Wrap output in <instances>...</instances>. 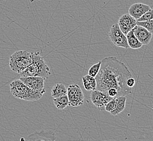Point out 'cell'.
I'll list each match as a JSON object with an SVG mask.
<instances>
[{"label":"cell","instance_id":"obj_15","mask_svg":"<svg viewBox=\"0 0 153 141\" xmlns=\"http://www.w3.org/2000/svg\"><path fill=\"white\" fill-rule=\"evenodd\" d=\"M127 42L129 48H131L134 50H137L143 46V45L140 42L137 38L134 35L133 30H130L129 32L127 34Z\"/></svg>","mask_w":153,"mask_h":141},{"label":"cell","instance_id":"obj_6","mask_svg":"<svg viewBox=\"0 0 153 141\" xmlns=\"http://www.w3.org/2000/svg\"><path fill=\"white\" fill-rule=\"evenodd\" d=\"M109 37L112 44L118 47L128 49L127 38L120 30L118 24H113L109 31Z\"/></svg>","mask_w":153,"mask_h":141},{"label":"cell","instance_id":"obj_4","mask_svg":"<svg viewBox=\"0 0 153 141\" xmlns=\"http://www.w3.org/2000/svg\"><path fill=\"white\" fill-rule=\"evenodd\" d=\"M32 53L26 50H19L10 56L9 65L12 71L20 74L32 62Z\"/></svg>","mask_w":153,"mask_h":141},{"label":"cell","instance_id":"obj_10","mask_svg":"<svg viewBox=\"0 0 153 141\" xmlns=\"http://www.w3.org/2000/svg\"><path fill=\"white\" fill-rule=\"evenodd\" d=\"M56 139L55 132L52 131L41 130L40 132H36L27 136L25 140L27 141H56Z\"/></svg>","mask_w":153,"mask_h":141},{"label":"cell","instance_id":"obj_14","mask_svg":"<svg viewBox=\"0 0 153 141\" xmlns=\"http://www.w3.org/2000/svg\"><path fill=\"white\" fill-rule=\"evenodd\" d=\"M82 85L86 91H94L96 90L97 82L94 77L89 75H86L82 77Z\"/></svg>","mask_w":153,"mask_h":141},{"label":"cell","instance_id":"obj_18","mask_svg":"<svg viewBox=\"0 0 153 141\" xmlns=\"http://www.w3.org/2000/svg\"><path fill=\"white\" fill-rule=\"evenodd\" d=\"M100 65H101V61L91 65L88 70V75L95 78L97 76L99 71L100 70Z\"/></svg>","mask_w":153,"mask_h":141},{"label":"cell","instance_id":"obj_5","mask_svg":"<svg viewBox=\"0 0 153 141\" xmlns=\"http://www.w3.org/2000/svg\"><path fill=\"white\" fill-rule=\"evenodd\" d=\"M68 106H79L84 103V94L82 88L76 84H72L67 88Z\"/></svg>","mask_w":153,"mask_h":141},{"label":"cell","instance_id":"obj_1","mask_svg":"<svg viewBox=\"0 0 153 141\" xmlns=\"http://www.w3.org/2000/svg\"><path fill=\"white\" fill-rule=\"evenodd\" d=\"M133 76L125 64L115 56L106 57L101 61L100 70L95 77L96 90L106 94L109 88H116L118 97L127 96L132 93L128 87L126 80Z\"/></svg>","mask_w":153,"mask_h":141},{"label":"cell","instance_id":"obj_2","mask_svg":"<svg viewBox=\"0 0 153 141\" xmlns=\"http://www.w3.org/2000/svg\"><path fill=\"white\" fill-rule=\"evenodd\" d=\"M51 74L50 68L46 64L44 59L39 52H36L32 53V62L20 75V76H41L46 79Z\"/></svg>","mask_w":153,"mask_h":141},{"label":"cell","instance_id":"obj_12","mask_svg":"<svg viewBox=\"0 0 153 141\" xmlns=\"http://www.w3.org/2000/svg\"><path fill=\"white\" fill-rule=\"evenodd\" d=\"M151 8L150 6L146 4L140 2L135 3L130 7L128 14L137 20Z\"/></svg>","mask_w":153,"mask_h":141},{"label":"cell","instance_id":"obj_9","mask_svg":"<svg viewBox=\"0 0 153 141\" xmlns=\"http://www.w3.org/2000/svg\"><path fill=\"white\" fill-rule=\"evenodd\" d=\"M118 24L121 31L126 35L137 25V20L129 14H125L120 18Z\"/></svg>","mask_w":153,"mask_h":141},{"label":"cell","instance_id":"obj_11","mask_svg":"<svg viewBox=\"0 0 153 141\" xmlns=\"http://www.w3.org/2000/svg\"><path fill=\"white\" fill-rule=\"evenodd\" d=\"M136 37L143 45L149 44L152 39L153 34L142 27L136 25L133 29Z\"/></svg>","mask_w":153,"mask_h":141},{"label":"cell","instance_id":"obj_8","mask_svg":"<svg viewBox=\"0 0 153 141\" xmlns=\"http://www.w3.org/2000/svg\"><path fill=\"white\" fill-rule=\"evenodd\" d=\"M90 99L92 103L100 111H105V106L112 98L109 97L108 94L99 90L92 91Z\"/></svg>","mask_w":153,"mask_h":141},{"label":"cell","instance_id":"obj_7","mask_svg":"<svg viewBox=\"0 0 153 141\" xmlns=\"http://www.w3.org/2000/svg\"><path fill=\"white\" fill-rule=\"evenodd\" d=\"M22 82L33 91L44 94L46 92L45 88V78L41 76H20V79Z\"/></svg>","mask_w":153,"mask_h":141},{"label":"cell","instance_id":"obj_3","mask_svg":"<svg viewBox=\"0 0 153 141\" xmlns=\"http://www.w3.org/2000/svg\"><path fill=\"white\" fill-rule=\"evenodd\" d=\"M10 90L14 97L26 101H36L41 99L43 96L29 88L20 79L14 80L10 84Z\"/></svg>","mask_w":153,"mask_h":141},{"label":"cell","instance_id":"obj_17","mask_svg":"<svg viewBox=\"0 0 153 141\" xmlns=\"http://www.w3.org/2000/svg\"><path fill=\"white\" fill-rule=\"evenodd\" d=\"M53 103L56 108L59 110H64L68 106V99L67 94L62 96L53 98Z\"/></svg>","mask_w":153,"mask_h":141},{"label":"cell","instance_id":"obj_23","mask_svg":"<svg viewBox=\"0 0 153 141\" xmlns=\"http://www.w3.org/2000/svg\"><path fill=\"white\" fill-rule=\"evenodd\" d=\"M135 80L133 77H130L126 80V84L129 88H132L135 85Z\"/></svg>","mask_w":153,"mask_h":141},{"label":"cell","instance_id":"obj_20","mask_svg":"<svg viewBox=\"0 0 153 141\" xmlns=\"http://www.w3.org/2000/svg\"><path fill=\"white\" fill-rule=\"evenodd\" d=\"M153 20V9L152 8L145 13L144 14L142 15L140 18L137 20V21H146Z\"/></svg>","mask_w":153,"mask_h":141},{"label":"cell","instance_id":"obj_19","mask_svg":"<svg viewBox=\"0 0 153 141\" xmlns=\"http://www.w3.org/2000/svg\"><path fill=\"white\" fill-rule=\"evenodd\" d=\"M137 25L143 27L149 32L153 34V20L146 21H137Z\"/></svg>","mask_w":153,"mask_h":141},{"label":"cell","instance_id":"obj_13","mask_svg":"<svg viewBox=\"0 0 153 141\" xmlns=\"http://www.w3.org/2000/svg\"><path fill=\"white\" fill-rule=\"evenodd\" d=\"M126 101L127 97H126V96L115 97V108L110 112V114L113 116H116L123 111L126 108Z\"/></svg>","mask_w":153,"mask_h":141},{"label":"cell","instance_id":"obj_21","mask_svg":"<svg viewBox=\"0 0 153 141\" xmlns=\"http://www.w3.org/2000/svg\"><path fill=\"white\" fill-rule=\"evenodd\" d=\"M115 105V98H114L106 104V105L105 106V111L110 113L114 109Z\"/></svg>","mask_w":153,"mask_h":141},{"label":"cell","instance_id":"obj_22","mask_svg":"<svg viewBox=\"0 0 153 141\" xmlns=\"http://www.w3.org/2000/svg\"><path fill=\"white\" fill-rule=\"evenodd\" d=\"M106 94L112 98L118 97V91L116 88H109L106 91Z\"/></svg>","mask_w":153,"mask_h":141},{"label":"cell","instance_id":"obj_16","mask_svg":"<svg viewBox=\"0 0 153 141\" xmlns=\"http://www.w3.org/2000/svg\"><path fill=\"white\" fill-rule=\"evenodd\" d=\"M67 94V88L62 83H57L51 90V96L53 98L62 97Z\"/></svg>","mask_w":153,"mask_h":141}]
</instances>
